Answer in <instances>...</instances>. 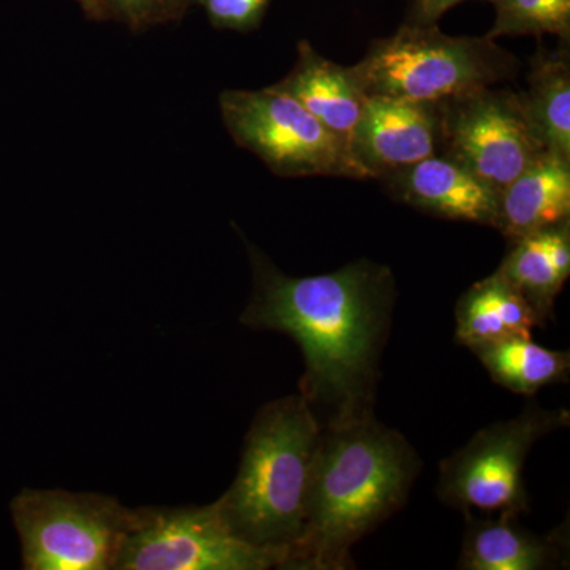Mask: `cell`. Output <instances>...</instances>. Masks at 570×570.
Returning a JSON list of instances; mask_svg holds the SVG:
<instances>
[{
  "label": "cell",
  "mask_w": 570,
  "mask_h": 570,
  "mask_svg": "<svg viewBox=\"0 0 570 570\" xmlns=\"http://www.w3.org/2000/svg\"><path fill=\"white\" fill-rule=\"evenodd\" d=\"M439 146L501 193L542 154L530 132L519 94L509 89H478L438 104Z\"/></svg>",
  "instance_id": "9c48e42d"
},
{
  "label": "cell",
  "mask_w": 570,
  "mask_h": 570,
  "mask_svg": "<svg viewBox=\"0 0 570 570\" xmlns=\"http://www.w3.org/2000/svg\"><path fill=\"white\" fill-rule=\"evenodd\" d=\"M28 570H108L141 512L118 499L62 490H22L11 501Z\"/></svg>",
  "instance_id": "5b68a950"
},
{
  "label": "cell",
  "mask_w": 570,
  "mask_h": 570,
  "mask_svg": "<svg viewBox=\"0 0 570 570\" xmlns=\"http://www.w3.org/2000/svg\"><path fill=\"white\" fill-rule=\"evenodd\" d=\"M250 262L254 292L242 322L298 344L305 358L299 395L322 426L374 415L396 299L387 266L356 261L326 275L291 277L254 247Z\"/></svg>",
  "instance_id": "6da1fadb"
},
{
  "label": "cell",
  "mask_w": 570,
  "mask_h": 570,
  "mask_svg": "<svg viewBox=\"0 0 570 570\" xmlns=\"http://www.w3.org/2000/svg\"><path fill=\"white\" fill-rule=\"evenodd\" d=\"M438 148V105L366 97L351 151L373 178L428 159Z\"/></svg>",
  "instance_id": "30bf717a"
},
{
  "label": "cell",
  "mask_w": 570,
  "mask_h": 570,
  "mask_svg": "<svg viewBox=\"0 0 570 570\" xmlns=\"http://www.w3.org/2000/svg\"><path fill=\"white\" fill-rule=\"evenodd\" d=\"M474 355L497 384L532 396L549 385L568 381L569 352L551 351L532 343L531 337H512L475 347Z\"/></svg>",
  "instance_id": "ac0fdd59"
},
{
  "label": "cell",
  "mask_w": 570,
  "mask_h": 570,
  "mask_svg": "<svg viewBox=\"0 0 570 570\" xmlns=\"http://www.w3.org/2000/svg\"><path fill=\"white\" fill-rule=\"evenodd\" d=\"M494 24L487 39L505 36H554L569 43L570 0H489Z\"/></svg>",
  "instance_id": "d6986e66"
},
{
  "label": "cell",
  "mask_w": 570,
  "mask_h": 570,
  "mask_svg": "<svg viewBox=\"0 0 570 570\" xmlns=\"http://www.w3.org/2000/svg\"><path fill=\"white\" fill-rule=\"evenodd\" d=\"M219 108L236 145L264 160L273 174L373 179L344 138L275 86L261 91H224Z\"/></svg>",
  "instance_id": "8992f818"
},
{
  "label": "cell",
  "mask_w": 570,
  "mask_h": 570,
  "mask_svg": "<svg viewBox=\"0 0 570 570\" xmlns=\"http://www.w3.org/2000/svg\"><path fill=\"white\" fill-rule=\"evenodd\" d=\"M81 10L85 11L86 17L94 21L110 20V13H108L107 6L104 0H75Z\"/></svg>",
  "instance_id": "603a6c76"
},
{
  "label": "cell",
  "mask_w": 570,
  "mask_h": 570,
  "mask_svg": "<svg viewBox=\"0 0 570 570\" xmlns=\"http://www.w3.org/2000/svg\"><path fill=\"white\" fill-rule=\"evenodd\" d=\"M275 88L294 97L314 118L351 146L366 100L351 67L328 61L307 41H302L294 69Z\"/></svg>",
  "instance_id": "4fadbf2b"
},
{
  "label": "cell",
  "mask_w": 570,
  "mask_h": 570,
  "mask_svg": "<svg viewBox=\"0 0 570 570\" xmlns=\"http://www.w3.org/2000/svg\"><path fill=\"white\" fill-rule=\"evenodd\" d=\"M137 528L122 542L118 570L284 569L281 551L239 539L219 504L205 508L140 509Z\"/></svg>",
  "instance_id": "ba28073f"
},
{
  "label": "cell",
  "mask_w": 570,
  "mask_h": 570,
  "mask_svg": "<svg viewBox=\"0 0 570 570\" xmlns=\"http://www.w3.org/2000/svg\"><path fill=\"white\" fill-rule=\"evenodd\" d=\"M110 20L145 31L153 26L181 20L194 0H104Z\"/></svg>",
  "instance_id": "ffe728a7"
},
{
  "label": "cell",
  "mask_w": 570,
  "mask_h": 570,
  "mask_svg": "<svg viewBox=\"0 0 570 570\" xmlns=\"http://www.w3.org/2000/svg\"><path fill=\"white\" fill-rule=\"evenodd\" d=\"M420 469L407 439L374 415L322 426L305 530L288 569L354 568L352 547L406 504Z\"/></svg>",
  "instance_id": "7a4b0ae2"
},
{
  "label": "cell",
  "mask_w": 570,
  "mask_h": 570,
  "mask_svg": "<svg viewBox=\"0 0 570 570\" xmlns=\"http://www.w3.org/2000/svg\"><path fill=\"white\" fill-rule=\"evenodd\" d=\"M464 0H409L407 24H438L453 7Z\"/></svg>",
  "instance_id": "7402d4cb"
},
{
  "label": "cell",
  "mask_w": 570,
  "mask_h": 570,
  "mask_svg": "<svg viewBox=\"0 0 570 570\" xmlns=\"http://www.w3.org/2000/svg\"><path fill=\"white\" fill-rule=\"evenodd\" d=\"M521 111L543 153L570 160V63L568 50L540 51L528 86L519 94Z\"/></svg>",
  "instance_id": "e0dca14e"
},
{
  "label": "cell",
  "mask_w": 570,
  "mask_h": 570,
  "mask_svg": "<svg viewBox=\"0 0 570 570\" xmlns=\"http://www.w3.org/2000/svg\"><path fill=\"white\" fill-rule=\"evenodd\" d=\"M204 7L214 28L253 31L261 24L269 0H195Z\"/></svg>",
  "instance_id": "44dd1931"
},
{
  "label": "cell",
  "mask_w": 570,
  "mask_h": 570,
  "mask_svg": "<svg viewBox=\"0 0 570 570\" xmlns=\"http://www.w3.org/2000/svg\"><path fill=\"white\" fill-rule=\"evenodd\" d=\"M455 321L456 341L469 351L512 337H531L532 330L543 325L530 302L498 269L461 295Z\"/></svg>",
  "instance_id": "5bb4252c"
},
{
  "label": "cell",
  "mask_w": 570,
  "mask_h": 570,
  "mask_svg": "<svg viewBox=\"0 0 570 570\" xmlns=\"http://www.w3.org/2000/svg\"><path fill=\"white\" fill-rule=\"evenodd\" d=\"M322 423L302 395L265 404L255 415L242 464L217 499L239 539L281 551L288 569L305 530L307 494Z\"/></svg>",
  "instance_id": "3957f363"
},
{
  "label": "cell",
  "mask_w": 570,
  "mask_h": 570,
  "mask_svg": "<svg viewBox=\"0 0 570 570\" xmlns=\"http://www.w3.org/2000/svg\"><path fill=\"white\" fill-rule=\"evenodd\" d=\"M568 409L531 403L519 417L482 428L439 468L438 497L461 512L520 517L530 510L523 469L535 442L569 425Z\"/></svg>",
  "instance_id": "52a82bcc"
},
{
  "label": "cell",
  "mask_w": 570,
  "mask_h": 570,
  "mask_svg": "<svg viewBox=\"0 0 570 570\" xmlns=\"http://www.w3.org/2000/svg\"><path fill=\"white\" fill-rule=\"evenodd\" d=\"M570 160L542 153L499 193L497 228L512 239L566 223Z\"/></svg>",
  "instance_id": "7c38bea8"
},
{
  "label": "cell",
  "mask_w": 570,
  "mask_h": 570,
  "mask_svg": "<svg viewBox=\"0 0 570 570\" xmlns=\"http://www.w3.org/2000/svg\"><path fill=\"white\" fill-rule=\"evenodd\" d=\"M519 63L487 37H453L438 24L404 22L374 40L351 67L365 96L438 105L515 77Z\"/></svg>",
  "instance_id": "277c9868"
},
{
  "label": "cell",
  "mask_w": 570,
  "mask_h": 570,
  "mask_svg": "<svg viewBox=\"0 0 570 570\" xmlns=\"http://www.w3.org/2000/svg\"><path fill=\"white\" fill-rule=\"evenodd\" d=\"M381 179L397 200L420 212L497 228L498 190L450 157L434 154Z\"/></svg>",
  "instance_id": "8fae6325"
},
{
  "label": "cell",
  "mask_w": 570,
  "mask_h": 570,
  "mask_svg": "<svg viewBox=\"0 0 570 570\" xmlns=\"http://www.w3.org/2000/svg\"><path fill=\"white\" fill-rule=\"evenodd\" d=\"M498 272L530 302L546 324L570 276L569 220L512 239Z\"/></svg>",
  "instance_id": "9a60e30c"
},
{
  "label": "cell",
  "mask_w": 570,
  "mask_h": 570,
  "mask_svg": "<svg viewBox=\"0 0 570 570\" xmlns=\"http://www.w3.org/2000/svg\"><path fill=\"white\" fill-rule=\"evenodd\" d=\"M466 517L459 568L464 570H542L560 561L562 547L539 538L517 523L519 517Z\"/></svg>",
  "instance_id": "2e32d148"
}]
</instances>
